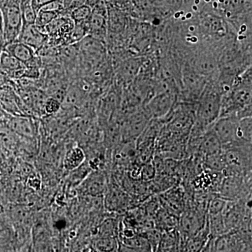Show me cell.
<instances>
[{
    "mask_svg": "<svg viewBox=\"0 0 252 252\" xmlns=\"http://www.w3.org/2000/svg\"><path fill=\"white\" fill-rule=\"evenodd\" d=\"M225 162L224 176L252 175V142H240L222 147Z\"/></svg>",
    "mask_w": 252,
    "mask_h": 252,
    "instance_id": "obj_1",
    "label": "cell"
},
{
    "mask_svg": "<svg viewBox=\"0 0 252 252\" xmlns=\"http://www.w3.org/2000/svg\"><path fill=\"white\" fill-rule=\"evenodd\" d=\"M221 97L219 89L214 86H207L199 98L194 124L205 130L210 128L220 119Z\"/></svg>",
    "mask_w": 252,
    "mask_h": 252,
    "instance_id": "obj_2",
    "label": "cell"
},
{
    "mask_svg": "<svg viewBox=\"0 0 252 252\" xmlns=\"http://www.w3.org/2000/svg\"><path fill=\"white\" fill-rule=\"evenodd\" d=\"M217 195L228 201L252 200V175L224 176Z\"/></svg>",
    "mask_w": 252,
    "mask_h": 252,
    "instance_id": "obj_3",
    "label": "cell"
},
{
    "mask_svg": "<svg viewBox=\"0 0 252 252\" xmlns=\"http://www.w3.org/2000/svg\"><path fill=\"white\" fill-rule=\"evenodd\" d=\"M3 19V38L5 46L17 41L23 28V18L20 5L11 0L0 6Z\"/></svg>",
    "mask_w": 252,
    "mask_h": 252,
    "instance_id": "obj_4",
    "label": "cell"
},
{
    "mask_svg": "<svg viewBox=\"0 0 252 252\" xmlns=\"http://www.w3.org/2000/svg\"><path fill=\"white\" fill-rule=\"evenodd\" d=\"M238 122V117L231 116L220 118L212 126V129L218 137L222 147L240 142H245L239 140L237 136Z\"/></svg>",
    "mask_w": 252,
    "mask_h": 252,
    "instance_id": "obj_5",
    "label": "cell"
},
{
    "mask_svg": "<svg viewBox=\"0 0 252 252\" xmlns=\"http://www.w3.org/2000/svg\"><path fill=\"white\" fill-rule=\"evenodd\" d=\"M158 198L162 207L178 217L187 207L189 199L185 189L180 185L162 192L158 195Z\"/></svg>",
    "mask_w": 252,
    "mask_h": 252,
    "instance_id": "obj_6",
    "label": "cell"
},
{
    "mask_svg": "<svg viewBox=\"0 0 252 252\" xmlns=\"http://www.w3.org/2000/svg\"><path fill=\"white\" fill-rule=\"evenodd\" d=\"M49 40V36L40 31L35 25L23 26L17 41L32 48L36 52L42 49Z\"/></svg>",
    "mask_w": 252,
    "mask_h": 252,
    "instance_id": "obj_7",
    "label": "cell"
},
{
    "mask_svg": "<svg viewBox=\"0 0 252 252\" xmlns=\"http://www.w3.org/2000/svg\"><path fill=\"white\" fill-rule=\"evenodd\" d=\"M149 122V116L147 112H137L132 114L128 122L126 124L124 135L127 142H134L145 130Z\"/></svg>",
    "mask_w": 252,
    "mask_h": 252,
    "instance_id": "obj_8",
    "label": "cell"
},
{
    "mask_svg": "<svg viewBox=\"0 0 252 252\" xmlns=\"http://www.w3.org/2000/svg\"><path fill=\"white\" fill-rule=\"evenodd\" d=\"M19 97L11 86L6 85L0 87V106L3 110L16 117L21 115Z\"/></svg>",
    "mask_w": 252,
    "mask_h": 252,
    "instance_id": "obj_9",
    "label": "cell"
},
{
    "mask_svg": "<svg viewBox=\"0 0 252 252\" xmlns=\"http://www.w3.org/2000/svg\"><path fill=\"white\" fill-rule=\"evenodd\" d=\"M221 151V144L211 127L202 136L200 142H199L198 153L197 154L205 158L220 153Z\"/></svg>",
    "mask_w": 252,
    "mask_h": 252,
    "instance_id": "obj_10",
    "label": "cell"
},
{
    "mask_svg": "<svg viewBox=\"0 0 252 252\" xmlns=\"http://www.w3.org/2000/svg\"><path fill=\"white\" fill-rule=\"evenodd\" d=\"M212 238L209 230L208 223L196 234L190 237L182 245L183 252H201Z\"/></svg>",
    "mask_w": 252,
    "mask_h": 252,
    "instance_id": "obj_11",
    "label": "cell"
},
{
    "mask_svg": "<svg viewBox=\"0 0 252 252\" xmlns=\"http://www.w3.org/2000/svg\"><path fill=\"white\" fill-rule=\"evenodd\" d=\"M154 228L159 231H170L177 229L179 217L160 206L154 217Z\"/></svg>",
    "mask_w": 252,
    "mask_h": 252,
    "instance_id": "obj_12",
    "label": "cell"
},
{
    "mask_svg": "<svg viewBox=\"0 0 252 252\" xmlns=\"http://www.w3.org/2000/svg\"><path fill=\"white\" fill-rule=\"evenodd\" d=\"M172 99L170 95H159L152 99L147 111L149 117L160 119L166 117L171 112Z\"/></svg>",
    "mask_w": 252,
    "mask_h": 252,
    "instance_id": "obj_13",
    "label": "cell"
},
{
    "mask_svg": "<svg viewBox=\"0 0 252 252\" xmlns=\"http://www.w3.org/2000/svg\"><path fill=\"white\" fill-rule=\"evenodd\" d=\"M4 50L25 64V65L32 61L36 54V51L31 46L18 41L6 44L4 46Z\"/></svg>",
    "mask_w": 252,
    "mask_h": 252,
    "instance_id": "obj_14",
    "label": "cell"
},
{
    "mask_svg": "<svg viewBox=\"0 0 252 252\" xmlns=\"http://www.w3.org/2000/svg\"><path fill=\"white\" fill-rule=\"evenodd\" d=\"M85 191L94 196L102 195L107 189V179L102 172L96 171L89 177L85 183Z\"/></svg>",
    "mask_w": 252,
    "mask_h": 252,
    "instance_id": "obj_15",
    "label": "cell"
},
{
    "mask_svg": "<svg viewBox=\"0 0 252 252\" xmlns=\"http://www.w3.org/2000/svg\"><path fill=\"white\" fill-rule=\"evenodd\" d=\"M10 129L19 135L27 137L34 135V127L29 119L23 117L11 118L9 122Z\"/></svg>",
    "mask_w": 252,
    "mask_h": 252,
    "instance_id": "obj_16",
    "label": "cell"
},
{
    "mask_svg": "<svg viewBox=\"0 0 252 252\" xmlns=\"http://www.w3.org/2000/svg\"><path fill=\"white\" fill-rule=\"evenodd\" d=\"M25 68H26L25 64L18 61L16 58L5 51L4 49L3 50L0 55V69L7 74H10V73L22 70Z\"/></svg>",
    "mask_w": 252,
    "mask_h": 252,
    "instance_id": "obj_17",
    "label": "cell"
},
{
    "mask_svg": "<svg viewBox=\"0 0 252 252\" xmlns=\"http://www.w3.org/2000/svg\"><path fill=\"white\" fill-rule=\"evenodd\" d=\"M207 219L210 235L212 238H216L228 233L222 213L207 215Z\"/></svg>",
    "mask_w": 252,
    "mask_h": 252,
    "instance_id": "obj_18",
    "label": "cell"
},
{
    "mask_svg": "<svg viewBox=\"0 0 252 252\" xmlns=\"http://www.w3.org/2000/svg\"><path fill=\"white\" fill-rule=\"evenodd\" d=\"M85 160V154L80 148H74L68 152L64 160V165L67 170L77 168Z\"/></svg>",
    "mask_w": 252,
    "mask_h": 252,
    "instance_id": "obj_19",
    "label": "cell"
},
{
    "mask_svg": "<svg viewBox=\"0 0 252 252\" xmlns=\"http://www.w3.org/2000/svg\"><path fill=\"white\" fill-rule=\"evenodd\" d=\"M252 117L239 119L237 136L240 141L252 142Z\"/></svg>",
    "mask_w": 252,
    "mask_h": 252,
    "instance_id": "obj_20",
    "label": "cell"
},
{
    "mask_svg": "<svg viewBox=\"0 0 252 252\" xmlns=\"http://www.w3.org/2000/svg\"><path fill=\"white\" fill-rule=\"evenodd\" d=\"M92 14V8L86 4L81 5L72 10L69 16L74 23L85 22L89 21Z\"/></svg>",
    "mask_w": 252,
    "mask_h": 252,
    "instance_id": "obj_21",
    "label": "cell"
},
{
    "mask_svg": "<svg viewBox=\"0 0 252 252\" xmlns=\"http://www.w3.org/2000/svg\"><path fill=\"white\" fill-rule=\"evenodd\" d=\"M228 201V200H225L217 194L214 195L207 205V215H217V214L222 213Z\"/></svg>",
    "mask_w": 252,
    "mask_h": 252,
    "instance_id": "obj_22",
    "label": "cell"
},
{
    "mask_svg": "<svg viewBox=\"0 0 252 252\" xmlns=\"http://www.w3.org/2000/svg\"><path fill=\"white\" fill-rule=\"evenodd\" d=\"M118 245L115 237H100L96 243V248L102 252H112L117 250Z\"/></svg>",
    "mask_w": 252,
    "mask_h": 252,
    "instance_id": "obj_23",
    "label": "cell"
},
{
    "mask_svg": "<svg viewBox=\"0 0 252 252\" xmlns=\"http://www.w3.org/2000/svg\"><path fill=\"white\" fill-rule=\"evenodd\" d=\"M61 16L59 13L51 12V11H42L40 10L36 14L34 25L39 28H42L52 22L56 18Z\"/></svg>",
    "mask_w": 252,
    "mask_h": 252,
    "instance_id": "obj_24",
    "label": "cell"
},
{
    "mask_svg": "<svg viewBox=\"0 0 252 252\" xmlns=\"http://www.w3.org/2000/svg\"><path fill=\"white\" fill-rule=\"evenodd\" d=\"M23 18V26L34 24L36 14L31 6V3L20 5Z\"/></svg>",
    "mask_w": 252,
    "mask_h": 252,
    "instance_id": "obj_25",
    "label": "cell"
},
{
    "mask_svg": "<svg viewBox=\"0 0 252 252\" xmlns=\"http://www.w3.org/2000/svg\"><path fill=\"white\" fill-rule=\"evenodd\" d=\"M61 105H62V103L58 99L54 98V97H50L49 98L46 99L44 107L46 113L53 114L59 112Z\"/></svg>",
    "mask_w": 252,
    "mask_h": 252,
    "instance_id": "obj_26",
    "label": "cell"
},
{
    "mask_svg": "<svg viewBox=\"0 0 252 252\" xmlns=\"http://www.w3.org/2000/svg\"><path fill=\"white\" fill-rule=\"evenodd\" d=\"M117 252H153L150 246L144 248H134V247L126 246L119 243L118 245Z\"/></svg>",
    "mask_w": 252,
    "mask_h": 252,
    "instance_id": "obj_27",
    "label": "cell"
},
{
    "mask_svg": "<svg viewBox=\"0 0 252 252\" xmlns=\"http://www.w3.org/2000/svg\"><path fill=\"white\" fill-rule=\"evenodd\" d=\"M52 1L54 0H31V6L36 14H37L44 6Z\"/></svg>",
    "mask_w": 252,
    "mask_h": 252,
    "instance_id": "obj_28",
    "label": "cell"
},
{
    "mask_svg": "<svg viewBox=\"0 0 252 252\" xmlns=\"http://www.w3.org/2000/svg\"><path fill=\"white\" fill-rule=\"evenodd\" d=\"M10 78L8 75L7 73L4 72V71L0 69V87L8 85V83H9Z\"/></svg>",
    "mask_w": 252,
    "mask_h": 252,
    "instance_id": "obj_29",
    "label": "cell"
},
{
    "mask_svg": "<svg viewBox=\"0 0 252 252\" xmlns=\"http://www.w3.org/2000/svg\"><path fill=\"white\" fill-rule=\"evenodd\" d=\"M97 1H98V0H85V4L93 8Z\"/></svg>",
    "mask_w": 252,
    "mask_h": 252,
    "instance_id": "obj_30",
    "label": "cell"
},
{
    "mask_svg": "<svg viewBox=\"0 0 252 252\" xmlns=\"http://www.w3.org/2000/svg\"><path fill=\"white\" fill-rule=\"evenodd\" d=\"M5 43L4 40V38H3L2 35H0V55H1V52H2L3 50L4 49Z\"/></svg>",
    "mask_w": 252,
    "mask_h": 252,
    "instance_id": "obj_31",
    "label": "cell"
},
{
    "mask_svg": "<svg viewBox=\"0 0 252 252\" xmlns=\"http://www.w3.org/2000/svg\"><path fill=\"white\" fill-rule=\"evenodd\" d=\"M0 35L3 36V19L1 9H0Z\"/></svg>",
    "mask_w": 252,
    "mask_h": 252,
    "instance_id": "obj_32",
    "label": "cell"
},
{
    "mask_svg": "<svg viewBox=\"0 0 252 252\" xmlns=\"http://www.w3.org/2000/svg\"><path fill=\"white\" fill-rule=\"evenodd\" d=\"M6 1V0H0V6H1Z\"/></svg>",
    "mask_w": 252,
    "mask_h": 252,
    "instance_id": "obj_33",
    "label": "cell"
},
{
    "mask_svg": "<svg viewBox=\"0 0 252 252\" xmlns=\"http://www.w3.org/2000/svg\"><path fill=\"white\" fill-rule=\"evenodd\" d=\"M3 109H1V106H0V115H1V112H2Z\"/></svg>",
    "mask_w": 252,
    "mask_h": 252,
    "instance_id": "obj_34",
    "label": "cell"
},
{
    "mask_svg": "<svg viewBox=\"0 0 252 252\" xmlns=\"http://www.w3.org/2000/svg\"><path fill=\"white\" fill-rule=\"evenodd\" d=\"M205 1H207V2H209V1H210V0H205Z\"/></svg>",
    "mask_w": 252,
    "mask_h": 252,
    "instance_id": "obj_35",
    "label": "cell"
},
{
    "mask_svg": "<svg viewBox=\"0 0 252 252\" xmlns=\"http://www.w3.org/2000/svg\"><path fill=\"white\" fill-rule=\"evenodd\" d=\"M91 252H97V251H94V250H93V251H91Z\"/></svg>",
    "mask_w": 252,
    "mask_h": 252,
    "instance_id": "obj_36",
    "label": "cell"
}]
</instances>
